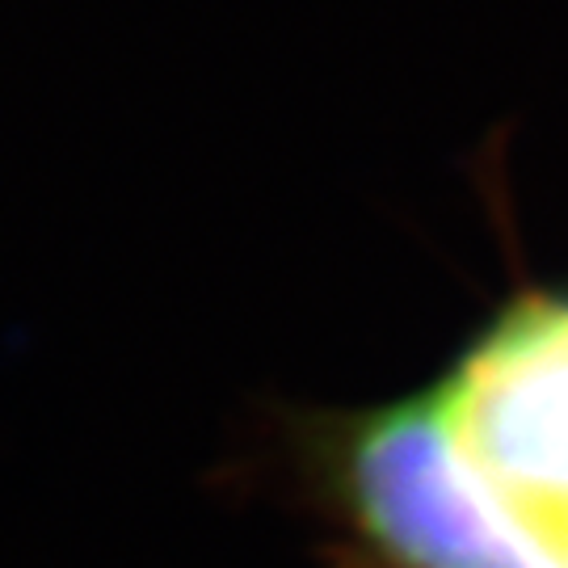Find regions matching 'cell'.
Wrapping results in <instances>:
<instances>
[{
    "instance_id": "2",
    "label": "cell",
    "mask_w": 568,
    "mask_h": 568,
    "mask_svg": "<svg viewBox=\"0 0 568 568\" xmlns=\"http://www.w3.org/2000/svg\"><path fill=\"white\" fill-rule=\"evenodd\" d=\"M429 392L493 509L568 568V300L509 307Z\"/></svg>"
},
{
    "instance_id": "1",
    "label": "cell",
    "mask_w": 568,
    "mask_h": 568,
    "mask_svg": "<svg viewBox=\"0 0 568 568\" xmlns=\"http://www.w3.org/2000/svg\"><path fill=\"white\" fill-rule=\"evenodd\" d=\"M304 471L333 568H556L471 480L429 387L312 426Z\"/></svg>"
}]
</instances>
